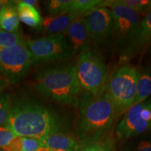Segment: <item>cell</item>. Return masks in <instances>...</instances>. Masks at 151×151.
Wrapping results in <instances>:
<instances>
[{
    "label": "cell",
    "instance_id": "1",
    "mask_svg": "<svg viewBox=\"0 0 151 151\" xmlns=\"http://www.w3.org/2000/svg\"><path fill=\"white\" fill-rule=\"evenodd\" d=\"M16 137L41 139L60 132L63 121L58 114L41 104L20 99L12 105L6 123Z\"/></svg>",
    "mask_w": 151,
    "mask_h": 151
},
{
    "label": "cell",
    "instance_id": "2",
    "mask_svg": "<svg viewBox=\"0 0 151 151\" xmlns=\"http://www.w3.org/2000/svg\"><path fill=\"white\" fill-rule=\"evenodd\" d=\"M79 116L76 134L83 146L95 143L108 133L116 114V108L104 90L100 93L81 94Z\"/></svg>",
    "mask_w": 151,
    "mask_h": 151
},
{
    "label": "cell",
    "instance_id": "3",
    "mask_svg": "<svg viewBox=\"0 0 151 151\" xmlns=\"http://www.w3.org/2000/svg\"><path fill=\"white\" fill-rule=\"evenodd\" d=\"M34 88L38 93L55 102L78 105L81 93L74 65L50 67L37 73Z\"/></svg>",
    "mask_w": 151,
    "mask_h": 151
},
{
    "label": "cell",
    "instance_id": "4",
    "mask_svg": "<svg viewBox=\"0 0 151 151\" xmlns=\"http://www.w3.org/2000/svg\"><path fill=\"white\" fill-rule=\"evenodd\" d=\"M109 6L112 13L114 21L113 41L122 54L137 37L142 18L140 14L118 3L117 0L102 1L99 6Z\"/></svg>",
    "mask_w": 151,
    "mask_h": 151
},
{
    "label": "cell",
    "instance_id": "5",
    "mask_svg": "<svg viewBox=\"0 0 151 151\" xmlns=\"http://www.w3.org/2000/svg\"><path fill=\"white\" fill-rule=\"evenodd\" d=\"M137 79V68L127 64L119 68L109 80L104 91L117 111L129 109L134 104Z\"/></svg>",
    "mask_w": 151,
    "mask_h": 151
},
{
    "label": "cell",
    "instance_id": "6",
    "mask_svg": "<svg viewBox=\"0 0 151 151\" xmlns=\"http://www.w3.org/2000/svg\"><path fill=\"white\" fill-rule=\"evenodd\" d=\"M75 68L81 89L94 95L104 90L108 70L105 62L97 52L88 49L79 54Z\"/></svg>",
    "mask_w": 151,
    "mask_h": 151
},
{
    "label": "cell",
    "instance_id": "7",
    "mask_svg": "<svg viewBox=\"0 0 151 151\" xmlns=\"http://www.w3.org/2000/svg\"><path fill=\"white\" fill-rule=\"evenodd\" d=\"M26 43L31 55L32 65L67 59L74 55L63 34L32 39L26 41Z\"/></svg>",
    "mask_w": 151,
    "mask_h": 151
},
{
    "label": "cell",
    "instance_id": "8",
    "mask_svg": "<svg viewBox=\"0 0 151 151\" xmlns=\"http://www.w3.org/2000/svg\"><path fill=\"white\" fill-rule=\"evenodd\" d=\"M32 65L25 41L13 47L0 48V75L6 81L17 83L27 75Z\"/></svg>",
    "mask_w": 151,
    "mask_h": 151
},
{
    "label": "cell",
    "instance_id": "9",
    "mask_svg": "<svg viewBox=\"0 0 151 151\" xmlns=\"http://www.w3.org/2000/svg\"><path fill=\"white\" fill-rule=\"evenodd\" d=\"M151 127V99L132 105L118 124L119 139H127L141 134Z\"/></svg>",
    "mask_w": 151,
    "mask_h": 151
},
{
    "label": "cell",
    "instance_id": "10",
    "mask_svg": "<svg viewBox=\"0 0 151 151\" xmlns=\"http://www.w3.org/2000/svg\"><path fill=\"white\" fill-rule=\"evenodd\" d=\"M90 39L99 45H106L113 39L114 21L111 10L99 6L84 16Z\"/></svg>",
    "mask_w": 151,
    "mask_h": 151
},
{
    "label": "cell",
    "instance_id": "11",
    "mask_svg": "<svg viewBox=\"0 0 151 151\" xmlns=\"http://www.w3.org/2000/svg\"><path fill=\"white\" fill-rule=\"evenodd\" d=\"M67 41L73 54L82 53L88 49L90 37L84 16L78 17L70 24L67 31Z\"/></svg>",
    "mask_w": 151,
    "mask_h": 151
},
{
    "label": "cell",
    "instance_id": "12",
    "mask_svg": "<svg viewBox=\"0 0 151 151\" xmlns=\"http://www.w3.org/2000/svg\"><path fill=\"white\" fill-rule=\"evenodd\" d=\"M148 43H151V9L141 19L135 39L127 50L120 55L121 62H125L141 51Z\"/></svg>",
    "mask_w": 151,
    "mask_h": 151
},
{
    "label": "cell",
    "instance_id": "13",
    "mask_svg": "<svg viewBox=\"0 0 151 151\" xmlns=\"http://www.w3.org/2000/svg\"><path fill=\"white\" fill-rule=\"evenodd\" d=\"M40 140L50 151H81L83 147L74 138L61 132L50 134Z\"/></svg>",
    "mask_w": 151,
    "mask_h": 151
},
{
    "label": "cell",
    "instance_id": "14",
    "mask_svg": "<svg viewBox=\"0 0 151 151\" xmlns=\"http://www.w3.org/2000/svg\"><path fill=\"white\" fill-rule=\"evenodd\" d=\"M78 17L80 16L72 13L50 16L43 20L42 27L45 32L50 35L62 34L67 31L70 24Z\"/></svg>",
    "mask_w": 151,
    "mask_h": 151
},
{
    "label": "cell",
    "instance_id": "15",
    "mask_svg": "<svg viewBox=\"0 0 151 151\" xmlns=\"http://www.w3.org/2000/svg\"><path fill=\"white\" fill-rule=\"evenodd\" d=\"M19 20L16 5L14 1H5L0 12V29L9 32L19 31Z\"/></svg>",
    "mask_w": 151,
    "mask_h": 151
},
{
    "label": "cell",
    "instance_id": "16",
    "mask_svg": "<svg viewBox=\"0 0 151 151\" xmlns=\"http://www.w3.org/2000/svg\"><path fill=\"white\" fill-rule=\"evenodd\" d=\"M16 2H17L16 9L20 21L35 29L42 27L43 20L36 7L25 4L22 1Z\"/></svg>",
    "mask_w": 151,
    "mask_h": 151
},
{
    "label": "cell",
    "instance_id": "17",
    "mask_svg": "<svg viewBox=\"0 0 151 151\" xmlns=\"http://www.w3.org/2000/svg\"><path fill=\"white\" fill-rule=\"evenodd\" d=\"M3 151H50L40 139L16 137Z\"/></svg>",
    "mask_w": 151,
    "mask_h": 151
},
{
    "label": "cell",
    "instance_id": "18",
    "mask_svg": "<svg viewBox=\"0 0 151 151\" xmlns=\"http://www.w3.org/2000/svg\"><path fill=\"white\" fill-rule=\"evenodd\" d=\"M151 94V67H145L138 70L137 94L134 104L141 103ZM133 104V105H134Z\"/></svg>",
    "mask_w": 151,
    "mask_h": 151
},
{
    "label": "cell",
    "instance_id": "19",
    "mask_svg": "<svg viewBox=\"0 0 151 151\" xmlns=\"http://www.w3.org/2000/svg\"><path fill=\"white\" fill-rule=\"evenodd\" d=\"M101 1V0H71L69 13L81 16L97 8Z\"/></svg>",
    "mask_w": 151,
    "mask_h": 151
},
{
    "label": "cell",
    "instance_id": "20",
    "mask_svg": "<svg viewBox=\"0 0 151 151\" xmlns=\"http://www.w3.org/2000/svg\"><path fill=\"white\" fill-rule=\"evenodd\" d=\"M71 0H50L46 1V9L50 16L69 14Z\"/></svg>",
    "mask_w": 151,
    "mask_h": 151
},
{
    "label": "cell",
    "instance_id": "21",
    "mask_svg": "<svg viewBox=\"0 0 151 151\" xmlns=\"http://www.w3.org/2000/svg\"><path fill=\"white\" fill-rule=\"evenodd\" d=\"M24 41L22 32H9L0 29V48H9L16 46Z\"/></svg>",
    "mask_w": 151,
    "mask_h": 151
},
{
    "label": "cell",
    "instance_id": "22",
    "mask_svg": "<svg viewBox=\"0 0 151 151\" xmlns=\"http://www.w3.org/2000/svg\"><path fill=\"white\" fill-rule=\"evenodd\" d=\"M13 104L9 93L0 92V127L6 125Z\"/></svg>",
    "mask_w": 151,
    "mask_h": 151
},
{
    "label": "cell",
    "instance_id": "23",
    "mask_svg": "<svg viewBox=\"0 0 151 151\" xmlns=\"http://www.w3.org/2000/svg\"><path fill=\"white\" fill-rule=\"evenodd\" d=\"M118 3L124 5L138 14H147L151 9L150 0H117Z\"/></svg>",
    "mask_w": 151,
    "mask_h": 151
},
{
    "label": "cell",
    "instance_id": "24",
    "mask_svg": "<svg viewBox=\"0 0 151 151\" xmlns=\"http://www.w3.org/2000/svg\"><path fill=\"white\" fill-rule=\"evenodd\" d=\"M16 136L14 132L6 127V126H1L0 127V149L2 150L6 146L9 144L13 139Z\"/></svg>",
    "mask_w": 151,
    "mask_h": 151
},
{
    "label": "cell",
    "instance_id": "25",
    "mask_svg": "<svg viewBox=\"0 0 151 151\" xmlns=\"http://www.w3.org/2000/svg\"><path fill=\"white\" fill-rule=\"evenodd\" d=\"M81 151H111V150L104 145L95 143L83 146Z\"/></svg>",
    "mask_w": 151,
    "mask_h": 151
},
{
    "label": "cell",
    "instance_id": "26",
    "mask_svg": "<svg viewBox=\"0 0 151 151\" xmlns=\"http://www.w3.org/2000/svg\"><path fill=\"white\" fill-rule=\"evenodd\" d=\"M134 151H151V141L141 140L137 145Z\"/></svg>",
    "mask_w": 151,
    "mask_h": 151
},
{
    "label": "cell",
    "instance_id": "27",
    "mask_svg": "<svg viewBox=\"0 0 151 151\" xmlns=\"http://www.w3.org/2000/svg\"><path fill=\"white\" fill-rule=\"evenodd\" d=\"M6 87V81L4 79L0 78V92H3Z\"/></svg>",
    "mask_w": 151,
    "mask_h": 151
},
{
    "label": "cell",
    "instance_id": "28",
    "mask_svg": "<svg viewBox=\"0 0 151 151\" xmlns=\"http://www.w3.org/2000/svg\"><path fill=\"white\" fill-rule=\"evenodd\" d=\"M22 1L24 4H27L28 6H31L34 7H35V5L37 4V1H35V0H23V1Z\"/></svg>",
    "mask_w": 151,
    "mask_h": 151
},
{
    "label": "cell",
    "instance_id": "29",
    "mask_svg": "<svg viewBox=\"0 0 151 151\" xmlns=\"http://www.w3.org/2000/svg\"><path fill=\"white\" fill-rule=\"evenodd\" d=\"M4 2H5V1H1V0H0V12H1V8H2V6H3L4 4Z\"/></svg>",
    "mask_w": 151,
    "mask_h": 151
},
{
    "label": "cell",
    "instance_id": "30",
    "mask_svg": "<svg viewBox=\"0 0 151 151\" xmlns=\"http://www.w3.org/2000/svg\"><path fill=\"white\" fill-rule=\"evenodd\" d=\"M149 52L151 54V43L150 44V46H149Z\"/></svg>",
    "mask_w": 151,
    "mask_h": 151
},
{
    "label": "cell",
    "instance_id": "31",
    "mask_svg": "<svg viewBox=\"0 0 151 151\" xmlns=\"http://www.w3.org/2000/svg\"><path fill=\"white\" fill-rule=\"evenodd\" d=\"M0 151H3L2 150H1V149H0Z\"/></svg>",
    "mask_w": 151,
    "mask_h": 151
}]
</instances>
